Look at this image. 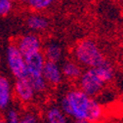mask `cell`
Returning <instances> with one entry per match:
<instances>
[{
    "mask_svg": "<svg viewBox=\"0 0 123 123\" xmlns=\"http://www.w3.org/2000/svg\"><path fill=\"white\" fill-rule=\"evenodd\" d=\"M55 1L56 0H27L26 5L35 12H40L49 8Z\"/></svg>",
    "mask_w": 123,
    "mask_h": 123,
    "instance_id": "2e32d148",
    "label": "cell"
},
{
    "mask_svg": "<svg viewBox=\"0 0 123 123\" xmlns=\"http://www.w3.org/2000/svg\"><path fill=\"white\" fill-rule=\"evenodd\" d=\"M48 123H67L64 112L58 107H51L47 111Z\"/></svg>",
    "mask_w": 123,
    "mask_h": 123,
    "instance_id": "9a60e30c",
    "label": "cell"
},
{
    "mask_svg": "<svg viewBox=\"0 0 123 123\" xmlns=\"http://www.w3.org/2000/svg\"><path fill=\"white\" fill-rule=\"evenodd\" d=\"M27 75L29 76H39L42 75L43 68L46 63V59L43 52H37L25 58Z\"/></svg>",
    "mask_w": 123,
    "mask_h": 123,
    "instance_id": "8992f818",
    "label": "cell"
},
{
    "mask_svg": "<svg viewBox=\"0 0 123 123\" xmlns=\"http://www.w3.org/2000/svg\"><path fill=\"white\" fill-rule=\"evenodd\" d=\"M62 73L68 79H78L82 74V70L77 63L72 61H68L62 68Z\"/></svg>",
    "mask_w": 123,
    "mask_h": 123,
    "instance_id": "7c38bea8",
    "label": "cell"
},
{
    "mask_svg": "<svg viewBox=\"0 0 123 123\" xmlns=\"http://www.w3.org/2000/svg\"><path fill=\"white\" fill-rule=\"evenodd\" d=\"M11 1H14V0H11Z\"/></svg>",
    "mask_w": 123,
    "mask_h": 123,
    "instance_id": "cb8c5ba5",
    "label": "cell"
},
{
    "mask_svg": "<svg viewBox=\"0 0 123 123\" xmlns=\"http://www.w3.org/2000/svg\"><path fill=\"white\" fill-rule=\"evenodd\" d=\"M12 98V87L7 77L0 75V110H5Z\"/></svg>",
    "mask_w": 123,
    "mask_h": 123,
    "instance_id": "9c48e42d",
    "label": "cell"
},
{
    "mask_svg": "<svg viewBox=\"0 0 123 123\" xmlns=\"http://www.w3.org/2000/svg\"><path fill=\"white\" fill-rule=\"evenodd\" d=\"M18 1H20V2L23 3V4H26V3H27V0H18Z\"/></svg>",
    "mask_w": 123,
    "mask_h": 123,
    "instance_id": "44dd1931",
    "label": "cell"
},
{
    "mask_svg": "<svg viewBox=\"0 0 123 123\" xmlns=\"http://www.w3.org/2000/svg\"><path fill=\"white\" fill-rule=\"evenodd\" d=\"M0 123H6V122H5L3 119H1V118H0Z\"/></svg>",
    "mask_w": 123,
    "mask_h": 123,
    "instance_id": "7402d4cb",
    "label": "cell"
},
{
    "mask_svg": "<svg viewBox=\"0 0 123 123\" xmlns=\"http://www.w3.org/2000/svg\"><path fill=\"white\" fill-rule=\"evenodd\" d=\"M13 9V1L11 0H0V16L6 17Z\"/></svg>",
    "mask_w": 123,
    "mask_h": 123,
    "instance_id": "e0dca14e",
    "label": "cell"
},
{
    "mask_svg": "<svg viewBox=\"0 0 123 123\" xmlns=\"http://www.w3.org/2000/svg\"><path fill=\"white\" fill-rule=\"evenodd\" d=\"M74 123H89L87 120H84V119H75Z\"/></svg>",
    "mask_w": 123,
    "mask_h": 123,
    "instance_id": "ffe728a7",
    "label": "cell"
},
{
    "mask_svg": "<svg viewBox=\"0 0 123 123\" xmlns=\"http://www.w3.org/2000/svg\"><path fill=\"white\" fill-rule=\"evenodd\" d=\"M19 114L17 112V111L15 110H11L8 112V123H19Z\"/></svg>",
    "mask_w": 123,
    "mask_h": 123,
    "instance_id": "ac0fdd59",
    "label": "cell"
},
{
    "mask_svg": "<svg viewBox=\"0 0 123 123\" xmlns=\"http://www.w3.org/2000/svg\"><path fill=\"white\" fill-rule=\"evenodd\" d=\"M42 76L46 80L47 84L51 85H59L62 82V78H63V73H62V69L58 66V64L53 63V62L46 61Z\"/></svg>",
    "mask_w": 123,
    "mask_h": 123,
    "instance_id": "ba28073f",
    "label": "cell"
},
{
    "mask_svg": "<svg viewBox=\"0 0 123 123\" xmlns=\"http://www.w3.org/2000/svg\"><path fill=\"white\" fill-rule=\"evenodd\" d=\"M19 123H37V119L33 114L27 113L20 120Z\"/></svg>",
    "mask_w": 123,
    "mask_h": 123,
    "instance_id": "d6986e66",
    "label": "cell"
},
{
    "mask_svg": "<svg viewBox=\"0 0 123 123\" xmlns=\"http://www.w3.org/2000/svg\"><path fill=\"white\" fill-rule=\"evenodd\" d=\"M92 98L81 90H71L62 101L63 111L75 119L87 120Z\"/></svg>",
    "mask_w": 123,
    "mask_h": 123,
    "instance_id": "7a4b0ae2",
    "label": "cell"
},
{
    "mask_svg": "<svg viewBox=\"0 0 123 123\" xmlns=\"http://www.w3.org/2000/svg\"><path fill=\"white\" fill-rule=\"evenodd\" d=\"M73 53L78 63L89 68L101 67L106 62L98 45L90 39L79 41L75 45Z\"/></svg>",
    "mask_w": 123,
    "mask_h": 123,
    "instance_id": "3957f363",
    "label": "cell"
},
{
    "mask_svg": "<svg viewBox=\"0 0 123 123\" xmlns=\"http://www.w3.org/2000/svg\"><path fill=\"white\" fill-rule=\"evenodd\" d=\"M26 25L33 31H43L49 26V21L40 14H32L27 17Z\"/></svg>",
    "mask_w": 123,
    "mask_h": 123,
    "instance_id": "30bf717a",
    "label": "cell"
},
{
    "mask_svg": "<svg viewBox=\"0 0 123 123\" xmlns=\"http://www.w3.org/2000/svg\"><path fill=\"white\" fill-rule=\"evenodd\" d=\"M103 116V107L102 105L92 98L89 111H88V116H87V121L89 123H96L98 122Z\"/></svg>",
    "mask_w": 123,
    "mask_h": 123,
    "instance_id": "4fadbf2b",
    "label": "cell"
},
{
    "mask_svg": "<svg viewBox=\"0 0 123 123\" xmlns=\"http://www.w3.org/2000/svg\"><path fill=\"white\" fill-rule=\"evenodd\" d=\"M120 1H121V2H123V0H120Z\"/></svg>",
    "mask_w": 123,
    "mask_h": 123,
    "instance_id": "603a6c76",
    "label": "cell"
},
{
    "mask_svg": "<svg viewBox=\"0 0 123 123\" xmlns=\"http://www.w3.org/2000/svg\"><path fill=\"white\" fill-rule=\"evenodd\" d=\"M6 58L9 69L15 77L17 79L25 78L27 76L25 59L15 43L8 45L6 50Z\"/></svg>",
    "mask_w": 123,
    "mask_h": 123,
    "instance_id": "277c9868",
    "label": "cell"
},
{
    "mask_svg": "<svg viewBox=\"0 0 123 123\" xmlns=\"http://www.w3.org/2000/svg\"><path fill=\"white\" fill-rule=\"evenodd\" d=\"M113 78V68L109 62L94 68H88L82 72L79 78L80 90L89 97H94L99 94L105 84Z\"/></svg>",
    "mask_w": 123,
    "mask_h": 123,
    "instance_id": "6da1fadb",
    "label": "cell"
},
{
    "mask_svg": "<svg viewBox=\"0 0 123 123\" xmlns=\"http://www.w3.org/2000/svg\"><path fill=\"white\" fill-rule=\"evenodd\" d=\"M14 43L16 44L18 49L25 58L34 53L41 52V47H42L41 40L34 33H27L22 35Z\"/></svg>",
    "mask_w": 123,
    "mask_h": 123,
    "instance_id": "5b68a950",
    "label": "cell"
},
{
    "mask_svg": "<svg viewBox=\"0 0 123 123\" xmlns=\"http://www.w3.org/2000/svg\"><path fill=\"white\" fill-rule=\"evenodd\" d=\"M14 92H15L16 97L23 103L30 102L33 99L34 94H35L31 84L29 83L26 77L16 80L15 86H14Z\"/></svg>",
    "mask_w": 123,
    "mask_h": 123,
    "instance_id": "52a82bcc",
    "label": "cell"
},
{
    "mask_svg": "<svg viewBox=\"0 0 123 123\" xmlns=\"http://www.w3.org/2000/svg\"><path fill=\"white\" fill-rule=\"evenodd\" d=\"M43 54L46 61L58 64L63 58V48L60 44L56 42H50L45 46Z\"/></svg>",
    "mask_w": 123,
    "mask_h": 123,
    "instance_id": "8fae6325",
    "label": "cell"
},
{
    "mask_svg": "<svg viewBox=\"0 0 123 123\" xmlns=\"http://www.w3.org/2000/svg\"><path fill=\"white\" fill-rule=\"evenodd\" d=\"M27 80L29 81V83L31 84L33 90L35 93H41V92H44L46 87H47V82L44 79V77L42 75L39 76H26Z\"/></svg>",
    "mask_w": 123,
    "mask_h": 123,
    "instance_id": "5bb4252c",
    "label": "cell"
}]
</instances>
